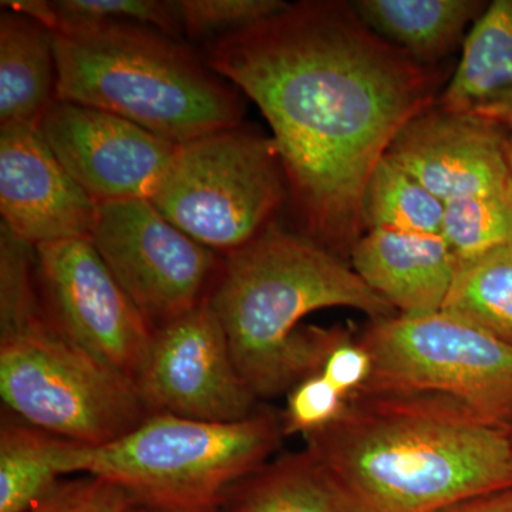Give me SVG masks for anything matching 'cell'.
I'll return each instance as SVG.
<instances>
[{
	"mask_svg": "<svg viewBox=\"0 0 512 512\" xmlns=\"http://www.w3.org/2000/svg\"><path fill=\"white\" fill-rule=\"evenodd\" d=\"M441 237L458 262L512 242V197H478L444 204Z\"/></svg>",
	"mask_w": 512,
	"mask_h": 512,
	"instance_id": "603a6c76",
	"label": "cell"
},
{
	"mask_svg": "<svg viewBox=\"0 0 512 512\" xmlns=\"http://www.w3.org/2000/svg\"><path fill=\"white\" fill-rule=\"evenodd\" d=\"M348 399L342 396L320 373L296 384L288 393L282 413L285 436H311L329 427L345 412Z\"/></svg>",
	"mask_w": 512,
	"mask_h": 512,
	"instance_id": "484cf974",
	"label": "cell"
},
{
	"mask_svg": "<svg viewBox=\"0 0 512 512\" xmlns=\"http://www.w3.org/2000/svg\"><path fill=\"white\" fill-rule=\"evenodd\" d=\"M130 512H174L163 510V508L150 507V505L134 504Z\"/></svg>",
	"mask_w": 512,
	"mask_h": 512,
	"instance_id": "4dcf8cb0",
	"label": "cell"
},
{
	"mask_svg": "<svg viewBox=\"0 0 512 512\" xmlns=\"http://www.w3.org/2000/svg\"><path fill=\"white\" fill-rule=\"evenodd\" d=\"M373 369L362 390L431 394L512 430V345L440 311L370 322L359 335Z\"/></svg>",
	"mask_w": 512,
	"mask_h": 512,
	"instance_id": "ba28073f",
	"label": "cell"
},
{
	"mask_svg": "<svg viewBox=\"0 0 512 512\" xmlns=\"http://www.w3.org/2000/svg\"><path fill=\"white\" fill-rule=\"evenodd\" d=\"M59 29L100 25H137L181 39L178 0H56Z\"/></svg>",
	"mask_w": 512,
	"mask_h": 512,
	"instance_id": "cb8c5ba5",
	"label": "cell"
},
{
	"mask_svg": "<svg viewBox=\"0 0 512 512\" xmlns=\"http://www.w3.org/2000/svg\"><path fill=\"white\" fill-rule=\"evenodd\" d=\"M437 512H512V487L478 495Z\"/></svg>",
	"mask_w": 512,
	"mask_h": 512,
	"instance_id": "f1b7e54d",
	"label": "cell"
},
{
	"mask_svg": "<svg viewBox=\"0 0 512 512\" xmlns=\"http://www.w3.org/2000/svg\"><path fill=\"white\" fill-rule=\"evenodd\" d=\"M350 5L376 36L426 67H437L463 47L488 6L480 0H355Z\"/></svg>",
	"mask_w": 512,
	"mask_h": 512,
	"instance_id": "e0dca14e",
	"label": "cell"
},
{
	"mask_svg": "<svg viewBox=\"0 0 512 512\" xmlns=\"http://www.w3.org/2000/svg\"><path fill=\"white\" fill-rule=\"evenodd\" d=\"M59 437L32 426L6 424L0 431V512H29L60 481Z\"/></svg>",
	"mask_w": 512,
	"mask_h": 512,
	"instance_id": "7402d4cb",
	"label": "cell"
},
{
	"mask_svg": "<svg viewBox=\"0 0 512 512\" xmlns=\"http://www.w3.org/2000/svg\"><path fill=\"white\" fill-rule=\"evenodd\" d=\"M36 274L43 309L53 326L134 383L156 328L121 289L92 239L39 245Z\"/></svg>",
	"mask_w": 512,
	"mask_h": 512,
	"instance_id": "30bf717a",
	"label": "cell"
},
{
	"mask_svg": "<svg viewBox=\"0 0 512 512\" xmlns=\"http://www.w3.org/2000/svg\"><path fill=\"white\" fill-rule=\"evenodd\" d=\"M282 0H178L184 35L204 47L274 18Z\"/></svg>",
	"mask_w": 512,
	"mask_h": 512,
	"instance_id": "d4e9b609",
	"label": "cell"
},
{
	"mask_svg": "<svg viewBox=\"0 0 512 512\" xmlns=\"http://www.w3.org/2000/svg\"><path fill=\"white\" fill-rule=\"evenodd\" d=\"M282 416L256 410L248 419L215 423L150 414L101 446L60 440L62 476L86 474L124 488L137 504L174 512H218L229 491L278 448Z\"/></svg>",
	"mask_w": 512,
	"mask_h": 512,
	"instance_id": "5b68a950",
	"label": "cell"
},
{
	"mask_svg": "<svg viewBox=\"0 0 512 512\" xmlns=\"http://www.w3.org/2000/svg\"><path fill=\"white\" fill-rule=\"evenodd\" d=\"M373 362L369 350L348 329L338 328L323 359L320 375L346 399L355 396L369 382Z\"/></svg>",
	"mask_w": 512,
	"mask_h": 512,
	"instance_id": "83f0119b",
	"label": "cell"
},
{
	"mask_svg": "<svg viewBox=\"0 0 512 512\" xmlns=\"http://www.w3.org/2000/svg\"><path fill=\"white\" fill-rule=\"evenodd\" d=\"M507 153L508 158H510V164L512 168V136L507 137Z\"/></svg>",
	"mask_w": 512,
	"mask_h": 512,
	"instance_id": "1f68e13d",
	"label": "cell"
},
{
	"mask_svg": "<svg viewBox=\"0 0 512 512\" xmlns=\"http://www.w3.org/2000/svg\"><path fill=\"white\" fill-rule=\"evenodd\" d=\"M57 100L184 144L244 123L242 93L181 39L137 25L55 32Z\"/></svg>",
	"mask_w": 512,
	"mask_h": 512,
	"instance_id": "277c9868",
	"label": "cell"
},
{
	"mask_svg": "<svg viewBox=\"0 0 512 512\" xmlns=\"http://www.w3.org/2000/svg\"><path fill=\"white\" fill-rule=\"evenodd\" d=\"M511 441H512V430H511Z\"/></svg>",
	"mask_w": 512,
	"mask_h": 512,
	"instance_id": "d6a6232c",
	"label": "cell"
},
{
	"mask_svg": "<svg viewBox=\"0 0 512 512\" xmlns=\"http://www.w3.org/2000/svg\"><path fill=\"white\" fill-rule=\"evenodd\" d=\"M55 32L13 10L0 13V127L39 126L57 100Z\"/></svg>",
	"mask_w": 512,
	"mask_h": 512,
	"instance_id": "ac0fdd59",
	"label": "cell"
},
{
	"mask_svg": "<svg viewBox=\"0 0 512 512\" xmlns=\"http://www.w3.org/2000/svg\"><path fill=\"white\" fill-rule=\"evenodd\" d=\"M90 239L156 329L204 302L222 264V255L165 220L148 200L99 204Z\"/></svg>",
	"mask_w": 512,
	"mask_h": 512,
	"instance_id": "9c48e42d",
	"label": "cell"
},
{
	"mask_svg": "<svg viewBox=\"0 0 512 512\" xmlns=\"http://www.w3.org/2000/svg\"><path fill=\"white\" fill-rule=\"evenodd\" d=\"M350 265L397 315L443 311L458 261L441 235L369 229L356 242Z\"/></svg>",
	"mask_w": 512,
	"mask_h": 512,
	"instance_id": "9a60e30c",
	"label": "cell"
},
{
	"mask_svg": "<svg viewBox=\"0 0 512 512\" xmlns=\"http://www.w3.org/2000/svg\"><path fill=\"white\" fill-rule=\"evenodd\" d=\"M305 439L345 512H437L512 487L511 431L446 397L360 390Z\"/></svg>",
	"mask_w": 512,
	"mask_h": 512,
	"instance_id": "7a4b0ae2",
	"label": "cell"
},
{
	"mask_svg": "<svg viewBox=\"0 0 512 512\" xmlns=\"http://www.w3.org/2000/svg\"><path fill=\"white\" fill-rule=\"evenodd\" d=\"M0 396L28 426L82 446L110 443L150 416L136 384L53 326L39 291L0 298Z\"/></svg>",
	"mask_w": 512,
	"mask_h": 512,
	"instance_id": "8992f818",
	"label": "cell"
},
{
	"mask_svg": "<svg viewBox=\"0 0 512 512\" xmlns=\"http://www.w3.org/2000/svg\"><path fill=\"white\" fill-rule=\"evenodd\" d=\"M207 299L256 400L288 394L320 372L338 328H301L306 316L328 308L355 309L370 322L397 315L348 259L278 222L222 256Z\"/></svg>",
	"mask_w": 512,
	"mask_h": 512,
	"instance_id": "3957f363",
	"label": "cell"
},
{
	"mask_svg": "<svg viewBox=\"0 0 512 512\" xmlns=\"http://www.w3.org/2000/svg\"><path fill=\"white\" fill-rule=\"evenodd\" d=\"M434 106L512 136V0H494L464 40Z\"/></svg>",
	"mask_w": 512,
	"mask_h": 512,
	"instance_id": "2e32d148",
	"label": "cell"
},
{
	"mask_svg": "<svg viewBox=\"0 0 512 512\" xmlns=\"http://www.w3.org/2000/svg\"><path fill=\"white\" fill-rule=\"evenodd\" d=\"M204 50L268 121L296 229L349 261L366 232L367 180L399 131L436 103L439 69L384 42L340 0L289 3Z\"/></svg>",
	"mask_w": 512,
	"mask_h": 512,
	"instance_id": "6da1fadb",
	"label": "cell"
},
{
	"mask_svg": "<svg viewBox=\"0 0 512 512\" xmlns=\"http://www.w3.org/2000/svg\"><path fill=\"white\" fill-rule=\"evenodd\" d=\"M218 512H345L308 450L264 464L239 481Z\"/></svg>",
	"mask_w": 512,
	"mask_h": 512,
	"instance_id": "d6986e66",
	"label": "cell"
},
{
	"mask_svg": "<svg viewBox=\"0 0 512 512\" xmlns=\"http://www.w3.org/2000/svg\"><path fill=\"white\" fill-rule=\"evenodd\" d=\"M97 207L37 127H0V214L16 237L33 247L90 239Z\"/></svg>",
	"mask_w": 512,
	"mask_h": 512,
	"instance_id": "5bb4252c",
	"label": "cell"
},
{
	"mask_svg": "<svg viewBox=\"0 0 512 512\" xmlns=\"http://www.w3.org/2000/svg\"><path fill=\"white\" fill-rule=\"evenodd\" d=\"M2 9L13 10L20 15L36 20L40 25L46 26L53 32L59 28L55 2L49 0H2Z\"/></svg>",
	"mask_w": 512,
	"mask_h": 512,
	"instance_id": "f546056e",
	"label": "cell"
},
{
	"mask_svg": "<svg viewBox=\"0 0 512 512\" xmlns=\"http://www.w3.org/2000/svg\"><path fill=\"white\" fill-rule=\"evenodd\" d=\"M136 501L119 485L101 477L62 481L29 512H130Z\"/></svg>",
	"mask_w": 512,
	"mask_h": 512,
	"instance_id": "4316f807",
	"label": "cell"
},
{
	"mask_svg": "<svg viewBox=\"0 0 512 512\" xmlns=\"http://www.w3.org/2000/svg\"><path fill=\"white\" fill-rule=\"evenodd\" d=\"M37 130L97 204L148 200L178 148L123 117L72 101L56 100Z\"/></svg>",
	"mask_w": 512,
	"mask_h": 512,
	"instance_id": "7c38bea8",
	"label": "cell"
},
{
	"mask_svg": "<svg viewBox=\"0 0 512 512\" xmlns=\"http://www.w3.org/2000/svg\"><path fill=\"white\" fill-rule=\"evenodd\" d=\"M134 384L150 414L232 423L248 419L258 402L208 299L156 329Z\"/></svg>",
	"mask_w": 512,
	"mask_h": 512,
	"instance_id": "8fae6325",
	"label": "cell"
},
{
	"mask_svg": "<svg viewBox=\"0 0 512 512\" xmlns=\"http://www.w3.org/2000/svg\"><path fill=\"white\" fill-rule=\"evenodd\" d=\"M507 137L480 121L431 106L399 131L386 156L444 204L512 197Z\"/></svg>",
	"mask_w": 512,
	"mask_h": 512,
	"instance_id": "4fadbf2b",
	"label": "cell"
},
{
	"mask_svg": "<svg viewBox=\"0 0 512 512\" xmlns=\"http://www.w3.org/2000/svg\"><path fill=\"white\" fill-rule=\"evenodd\" d=\"M148 201L224 256L275 224L289 190L272 137L241 123L180 144Z\"/></svg>",
	"mask_w": 512,
	"mask_h": 512,
	"instance_id": "52a82bcc",
	"label": "cell"
},
{
	"mask_svg": "<svg viewBox=\"0 0 512 512\" xmlns=\"http://www.w3.org/2000/svg\"><path fill=\"white\" fill-rule=\"evenodd\" d=\"M443 311L512 345V242L458 262Z\"/></svg>",
	"mask_w": 512,
	"mask_h": 512,
	"instance_id": "ffe728a7",
	"label": "cell"
},
{
	"mask_svg": "<svg viewBox=\"0 0 512 512\" xmlns=\"http://www.w3.org/2000/svg\"><path fill=\"white\" fill-rule=\"evenodd\" d=\"M444 202L431 194L412 174L384 156L367 180L362 218L369 229H394L414 234L440 235Z\"/></svg>",
	"mask_w": 512,
	"mask_h": 512,
	"instance_id": "44dd1931",
	"label": "cell"
}]
</instances>
